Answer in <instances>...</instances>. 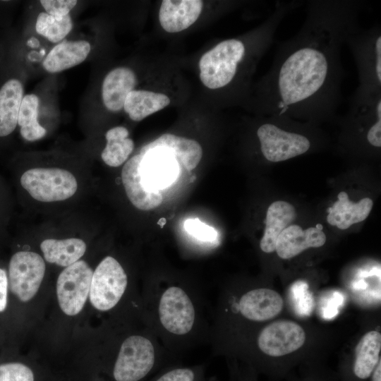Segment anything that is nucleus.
I'll list each match as a JSON object with an SVG mask.
<instances>
[{"mask_svg":"<svg viewBox=\"0 0 381 381\" xmlns=\"http://www.w3.org/2000/svg\"><path fill=\"white\" fill-rule=\"evenodd\" d=\"M267 116L268 118L260 121L255 132L260 151L266 160L286 161L303 155L312 148V138L306 128L302 131L304 127L287 116Z\"/></svg>","mask_w":381,"mask_h":381,"instance_id":"obj_3","label":"nucleus"},{"mask_svg":"<svg viewBox=\"0 0 381 381\" xmlns=\"http://www.w3.org/2000/svg\"><path fill=\"white\" fill-rule=\"evenodd\" d=\"M169 104V97L163 93L133 90L127 95L123 108L131 119L140 121Z\"/></svg>","mask_w":381,"mask_h":381,"instance_id":"obj_23","label":"nucleus"},{"mask_svg":"<svg viewBox=\"0 0 381 381\" xmlns=\"http://www.w3.org/2000/svg\"><path fill=\"white\" fill-rule=\"evenodd\" d=\"M358 72V85L354 95L381 94V26L368 29L359 27L346 38Z\"/></svg>","mask_w":381,"mask_h":381,"instance_id":"obj_4","label":"nucleus"},{"mask_svg":"<svg viewBox=\"0 0 381 381\" xmlns=\"http://www.w3.org/2000/svg\"><path fill=\"white\" fill-rule=\"evenodd\" d=\"M322 225L303 230L298 225L292 224L284 229L276 241L275 250L279 258L290 259L310 248H319L326 242Z\"/></svg>","mask_w":381,"mask_h":381,"instance_id":"obj_12","label":"nucleus"},{"mask_svg":"<svg viewBox=\"0 0 381 381\" xmlns=\"http://www.w3.org/2000/svg\"><path fill=\"white\" fill-rule=\"evenodd\" d=\"M72 28V20L69 14L61 18H56L46 12H42L38 15L35 23L37 33L53 43H57L64 40Z\"/></svg>","mask_w":381,"mask_h":381,"instance_id":"obj_27","label":"nucleus"},{"mask_svg":"<svg viewBox=\"0 0 381 381\" xmlns=\"http://www.w3.org/2000/svg\"><path fill=\"white\" fill-rule=\"evenodd\" d=\"M357 0H310L300 30L278 44L256 87L254 108L263 115L322 121L334 117L346 72L341 51L366 7Z\"/></svg>","mask_w":381,"mask_h":381,"instance_id":"obj_1","label":"nucleus"},{"mask_svg":"<svg viewBox=\"0 0 381 381\" xmlns=\"http://www.w3.org/2000/svg\"><path fill=\"white\" fill-rule=\"evenodd\" d=\"M75 0H42L40 4L50 16L61 18L68 15L71 10L77 4Z\"/></svg>","mask_w":381,"mask_h":381,"instance_id":"obj_31","label":"nucleus"},{"mask_svg":"<svg viewBox=\"0 0 381 381\" xmlns=\"http://www.w3.org/2000/svg\"><path fill=\"white\" fill-rule=\"evenodd\" d=\"M90 50L91 46L87 41H63L50 50L42 66L50 73L61 72L84 61Z\"/></svg>","mask_w":381,"mask_h":381,"instance_id":"obj_16","label":"nucleus"},{"mask_svg":"<svg viewBox=\"0 0 381 381\" xmlns=\"http://www.w3.org/2000/svg\"><path fill=\"white\" fill-rule=\"evenodd\" d=\"M284 301L275 291L267 288H254L231 294L220 305L216 321L231 315L250 322L270 320L282 310Z\"/></svg>","mask_w":381,"mask_h":381,"instance_id":"obj_6","label":"nucleus"},{"mask_svg":"<svg viewBox=\"0 0 381 381\" xmlns=\"http://www.w3.org/2000/svg\"><path fill=\"white\" fill-rule=\"evenodd\" d=\"M308 284L303 281H298L291 286V294L296 310L301 315L309 314L312 308L311 294L307 291Z\"/></svg>","mask_w":381,"mask_h":381,"instance_id":"obj_30","label":"nucleus"},{"mask_svg":"<svg viewBox=\"0 0 381 381\" xmlns=\"http://www.w3.org/2000/svg\"><path fill=\"white\" fill-rule=\"evenodd\" d=\"M159 147L171 151L181 167L187 171L194 169L198 165L202 156V150L199 143L170 133L163 134L143 146L140 152H146Z\"/></svg>","mask_w":381,"mask_h":381,"instance_id":"obj_18","label":"nucleus"},{"mask_svg":"<svg viewBox=\"0 0 381 381\" xmlns=\"http://www.w3.org/2000/svg\"><path fill=\"white\" fill-rule=\"evenodd\" d=\"M337 198L338 200L327 209V221L330 225L340 229H346L354 224L363 222L373 208V200L368 198L353 202L344 191L340 192Z\"/></svg>","mask_w":381,"mask_h":381,"instance_id":"obj_17","label":"nucleus"},{"mask_svg":"<svg viewBox=\"0 0 381 381\" xmlns=\"http://www.w3.org/2000/svg\"><path fill=\"white\" fill-rule=\"evenodd\" d=\"M184 228L186 232L193 238L205 243H212L218 236L217 231L213 227L201 222L198 218L186 219Z\"/></svg>","mask_w":381,"mask_h":381,"instance_id":"obj_29","label":"nucleus"},{"mask_svg":"<svg viewBox=\"0 0 381 381\" xmlns=\"http://www.w3.org/2000/svg\"><path fill=\"white\" fill-rule=\"evenodd\" d=\"M20 183L31 197L45 202L65 200L78 188L73 174L59 168L28 169L21 175Z\"/></svg>","mask_w":381,"mask_h":381,"instance_id":"obj_7","label":"nucleus"},{"mask_svg":"<svg viewBox=\"0 0 381 381\" xmlns=\"http://www.w3.org/2000/svg\"><path fill=\"white\" fill-rule=\"evenodd\" d=\"M39 98L35 94L23 96L18 116V125L23 139L35 141L42 138L47 133L37 121Z\"/></svg>","mask_w":381,"mask_h":381,"instance_id":"obj_25","label":"nucleus"},{"mask_svg":"<svg viewBox=\"0 0 381 381\" xmlns=\"http://www.w3.org/2000/svg\"><path fill=\"white\" fill-rule=\"evenodd\" d=\"M139 154L140 179L147 188L161 192L179 179L181 167L169 150L159 147Z\"/></svg>","mask_w":381,"mask_h":381,"instance_id":"obj_10","label":"nucleus"},{"mask_svg":"<svg viewBox=\"0 0 381 381\" xmlns=\"http://www.w3.org/2000/svg\"><path fill=\"white\" fill-rule=\"evenodd\" d=\"M305 341V331L298 324L291 320H279L260 332L256 344L262 353L278 358L297 351Z\"/></svg>","mask_w":381,"mask_h":381,"instance_id":"obj_11","label":"nucleus"},{"mask_svg":"<svg viewBox=\"0 0 381 381\" xmlns=\"http://www.w3.org/2000/svg\"><path fill=\"white\" fill-rule=\"evenodd\" d=\"M370 376L371 381H381V360L379 361Z\"/></svg>","mask_w":381,"mask_h":381,"instance_id":"obj_34","label":"nucleus"},{"mask_svg":"<svg viewBox=\"0 0 381 381\" xmlns=\"http://www.w3.org/2000/svg\"><path fill=\"white\" fill-rule=\"evenodd\" d=\"M145 381H217L206 374L204 364L183 365L175 363L161 369Z\"/></svg>","mask_w":381,"mask_h":381,"instance_id":"obj_26","label":"nucleus"},{"mask_svg":"<svg viewBox=\"0 0 381 381\" xmlns=\"http://www.w3.org/2000/svg\"><path fill=\"white\" fill-rule=\"evenodd\" d=\"M234 372V381H253V380L249 376H242L237 373L235 370Z\"/></svg>","mask_w":381,"mask_h":381,"instance_id":"obj_35","label":"nucleus"},{"mask_svg":"<svg viewBox=\"0 0 381 381\" xmlns=\"http://www.w3.org/2000/svg\"><path fill=\"white\" fill-rule=\"evenodd\" d=\"M202 6L200 0H164L159 11L160 25L168 32L184 30L198 20Z\"/></svg>","mask_w":381,"mask_h":381,"instance_id":"obj_14","label":"nucleus"},{"mask_svg":"<svg viewBox=\"0 0 381 381\" xmlns=\"http://www.w3.org/2000/svg\"><path fill=\"white\" fill-rule=\"evenodd\" d=\"M128 135V131L123 126L114 127L107 131L105 134L107 144L101 154L106 164L117 167L127 160L134 148V143Z\"/></svg>","mask_w":381,"mask_h":381,"instance_id":"obj_24","label":"nucleus"},{"mask_svg":"<svg viewBox=\"0 0 381 381\" xmlns=\"http://www.w3.org/2000/svg\"><path fill=\"white\" fill-rule=\"evenodd\" d=\"M381 350V334L377 331L365 334L356 345L352 373L355 378L364 380L370 377L377 365Z\"/></svg>","mask_w":381,"mask_h":381,"instance_id":"obj_21","label":"nucleus"},{"mask_svg":"<svg viewBox=\"0 0 381 381\" xmlns=\"http://www.w3.org/2000/svg\"><path fill=\"white\" fill-rule=\"evenodd\" d=\"M296 217L295 208L290 203L282 200L272 202L267 211L264 234L260 242V249L267 253L275 251L279 235Z\"/></svg>","mask_w":381,"mask_h":381,"instance_id":"obj_19","label":"nucleus"},{"mask_svg":"<svg viewBox=\"0 0 381 381\" xmlns=\"http://www.w3.org/2000/svg\"><path fill=\"white\" fill-rule=\"evenodd\" d=\"M140 154L130 158L123 165L121 180L131 202L141 210H151L159 207L163 196L161 192L147 188L141 181L139 167Z\"/></svg>","mask_w":381,"mask_h":381,"instance_id":"obj_13","label":"nucleus"},{"mask_svg":"<svg viewBox=\"0 0 381 381\" xmlns=\"http://www.w3.org/2000/svg\"><path fill=\"white\" fill-rule=\"evenodd\" d=\"M92 274L89 265L80 260L59 274L56 296L61 310L66 315H76L83 310L89 297Z\"/></svg>","mask_w":381,"mask_h":381,"instance_id":"obj_9","label":"nucleus"},{"mask_svg":"<svg viewBox=\"0 0 381 381\" xmlns=\"http://www.w3.org/2000/svg\"><path fill=\"white\" fill-rule=\"evenodd\" d=\"M86 243L77 238H49L40 244L46 261L66 267L78 261L86 251Z\"/></svg>","mask_w":381,"mask_h":381,"instance_id":"obj_22","label":"nucleus"},{"mask_svg":"<svg viewBox=\"0 0 381 381\" xmlns=\"http://www.w3.org/2000/svg\"><path fill=\"white\" fill-rule=\"evenodd\" d=\"M37 373L30 365L20 361L0 363V381H38Z\"/></svg>","mask_w":381,"mask_h":381,"instance_id":"obj_28","label":"nucleus"},{"mask_svg":"<svg viewBox=\"0 0 381 381\" xmlns=\"http://www.w3.org/2000/svg\"><path fill=\"white\" fill-rule=\"evenodd\" d=\"M9 306V290L7 270L0 266V315L8 310Z\"/></svg>","mask_w":381,"mask_h":381,"instance_id":"obj_32","label":"nucleus"},{"mask_svg":"<svg viewBox=\"0 0 381 381\" xmlns=\"http://www.w3.org/2000/svg\"><path fill=\"white\" fill-rule=\"evenodd\" d=\"M45 262L38 253H14L8 265L9 295L20 303L30 301L37 293L45 273Z\"/></svg>","mask_w":381,"mask_h":381,"instance_id":"obj_8","label":"nucleus"},{"mask_svg":"<svg viewBox=\"0 0 381 381\" xmlns=\"http://www.w3.org/2000/svg\"><path fill=\"white\" fill-rule=\"evenodd\" d=\"M139 306L146 323L176 356L210 343L212 325L204 292L193 285L175 279L150 280Z\"/></svg>","mask_w":381,"mask_h":381,"instance_id":"obj_2","label":"nucleus"},{"mask_svg":"<svg viewBox=\"0 0 381 381\" xmlns=\"http://www.w3.org/2000/svg\"><path fill=\"white\" fill-rule=\"evenodd\" d=\"M335 294L334 298L329 301L328 305L325 307L324 310V316L327 318H332L333 315H335L338 313L337 306L339 300H342V297H339Z\"/></svg>","mask_w":381,"mask_h":381,"instance_id":"obj_33","label":"nucleus"},{"mask_svg":"<svg viewBox=\"0 0 381 381\" xmlns=\"http://www.w3.org/2000/svg\"><path fill=\"white\" fill-rule=\"evenodd\" d=\"M136 83L135 74L127 67L110 71L103 80L102 88L105 107L114 112L121 110L127 95L134 90Z\"/></svg>","mask_w":381,"mask_h":381,"instance_id":"obj_15","label":"nucleus"},{"mask_svg":"<svg viewBox=\"0 0 381 381\" xmlns=\"http://www.w3.org/2000/svg\"><path fill=\"white\" fill-rule=\"evenodd\" d=\"M23 97V86L18 79L8 80L0 88V137L16 129Z\"/></svg>","mask_w":381,"mask_h":381,"instance_id":"obj_20","label":"nucleus"},{"mask_svg":"<svg viewBox=\"0 0 381 381\" xmlns=\"http://www.w3.org/2000/svg\"><path fill=\"white\" fill-rule=\"evenodd\" d=\"M129 279L121 264L114 257L104 258L93 272L89 300L100 312L118 307L128 294Z\"/></svg>","mask_w":381,"mask_h":381,"instance_id":"obj_5","label":"nucleus"}]
</instances>
